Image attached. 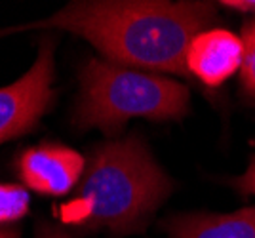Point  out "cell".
Instances as JSON below:
<instances>
[{"mask_svg":"<svg viewBox=\"0 0 255 238\" xmlns=\"http://www.w3.org/2000/svg\"><path fill=\"white\" fill-rule=\"evenodd\" d=\"M55 40L44 36L32 67L10 86L0 88V145L32 131L53 105Z\"/></svg>","mask_w":255,"mask_h":238,"instance_id":"cell-4","label":"cell"},{"mask_svg":"<svg viewBox=\"0 0 255 238\" xmlns=\"http://www.w3.org/2000/svg\"><path fill=\"white\" fill-rule=\"evenodd\" d=\"M29 193L25 187L13 183H0V225L11 223L27 216L29 212Z\"/></svg>","mask_w":255,"mask_h":238,"instance_id":"cell-8","label":"cell"},{"mask_svg":"<svg viewBox=\"0 0 255 238\" xmlns=\"http://www.w3.org/2000/svg\"><path fill=\"white\" fill-rule=\"evenodd\" d=\"M34 238H73L63 227L50 223V221H38L34 229Z\"/></svg>","mask_w":255,"mask_h":238,"instance_id":"cell-11","label":"cell"},{"mask_svg":"<svg viewBox=\"0 0 255 238\" xmlns=\"http://www.w3.org/2000/svg\"><path fill=\"white\" fill-rule=\"evenodd\" d=\"M219 6L244 11V13H255V0H223V2H219Z\"/></svg>","mask_w":255,"mask_h":238,"instance_id":"cell-12","label":"cell"},{"mask_svg":"<svg viewBox=\"0 0 255 238\" xmlns=\"http://www.w3.org/2000/svg\"><path fill=\"white\" fill-rule=\"evenodd\" d=\"M0 238H19L15 229H0Z\"/></svg>","mask_w":255,"mask_h":238,"instance_id":"cell-13","label":"cell"},{"mask_svg":"<svg viewBox=\"0 0 255 238\" xmlns=\"http://www.w3.org/2000/svg\"><path fill=\"white\" fill-rule=\"evenodd\" d=\"M191 92L166 76L88 57L80 69V92L73 111L76 130L117 135L131 119L179 120L189 113Z\"/></svg>","mask_w":255,"mask_h":238,"instance_id":"cell-3","label":"cell"},{"mask_svg":"<svg viewBox=\"0 0 255 238\" xmlns=\"http://www.w3.org/2000/svg\"><path fill=\"white\" fill-rule=\"evenodd\" d=\"M244 44L238 34L227 29H206L191 40L185 67L187 73L198 78L202 84L217 88L225 84L242 67Z\"/></svg>","mask_w":255,"mask_h":238,"instance_id":"cell-6","label":"cell"},{"mask_svg":"<svg viewBox=\"0 0 255 238\" xmlns=\"http://www.w3.org/2000/svg\"><path fill=\"white\" fill-rule=\"evenodd\" d=\"M171 191L173 181L145 141L128 135L92 151L82 185L63 204L61 219L78 233L107 229L115 237L141 235Z\"/></svg>","mask_w":255,"mask_h":238,"instance_id":"cell-2","label":"cell"},{"mask_svg":"<svg viewBox=\"0 0 255 238\" xmlns=\"http://www.w3.org/2000/svg\"><path fill=\"white\" fill-rule=\"evenodd\" d=\"M231 185H233L240 195L255 196V154L252 156V162L248 166V170L242 175L231 179Z\"/></svg>","mask_w":255,"mask_h":238,"instance_id":"cell-10","label":"cell"},{"mask_svg":"<svg viewBox=\"0 0 255 238\" xmlns=\"http://www.w3.org/2000/svg\"><path fill=\"white\" fill-rule=\"evenodd\" d=\"M240 38L244 44V57H242V67H240L242 88L250 98L255 99V17L244 23Z\"/></svg>","mask_w":255,"mask_h":238,"instance_id":"cell-9","label":"cell"},{"mask_svg":"<svg viewBox=\"0 0 255 238\" xmlns=\"http://www.w3.org/2000/svg\"><path fill=\"white\" fill-rule=\"evenodd\" d=\"M215 17L210 2L84 0L69 2L42 21L0 29V36L29 29H63L92 42L115 65L189 75L187 48Z\"/></svg>","mask_w":255,"mask_h":238,"instance_id":"cell-1","label":"cell"},{"mask_svg":"<svg viewBox=\"0 0 255 238\" xmlns=\"http://www.w3.org/2000/svg\"><path fill=\"white\" fill-rule=\"evenodd\" d=\"M80 152L61 143L44 141L29 147L17 158V173L29 189L46 196L69 195L84 173Z\"/></svg>","mask_w":255,"mask_h":238,"instance_id":"cell-5","label":"cell"},{"mask_svg":"<svg viewBox=\"0 0 255 238\" xmlns=\"http://www.w3.org/2000/svg\"><path fill=\"white\" fill-rule=\"evenodd\" d=\"M160 227L168 238H255V206L233 214H175Z\"/></svg>","mask_w":255,"mask_h":238,"instance_id":"cell-7","label":"cell"}]
</instances>
